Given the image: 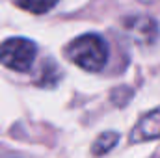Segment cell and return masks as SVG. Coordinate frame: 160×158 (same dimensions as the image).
Returning <instances> with one entry per match:
<instances>
[{
  "instance_id": "cell-7",
  "label": "cell",
  "mask_w": 160,
  "mask_h": 158,
  "mask_svg": "<svg viewBox=\"0 0 160 158\" xmlns=\"http://www.w3.org/2000/svg\"><path fill=\"white\" fill-rule=\"evenodd\" d=\"M15 4L21 9H24V11H30V13L39 15V13L50 11L58 4V0H15Z\"/></svg>"
},
{
  "instance_id": "cell-2",
  "label": "cell",
  "mask_w": 160,
  "mask_h": 158,
  "mask_svg": "<svg viewBox=\"0 0 160 158\" xmlns=\"http://www.w3.org/2000/svg\"><path fill=\"white\" fill-rule=\"evenodd\" d=\"M38 56L36 43L24 37H11L0 43V63L8 69L24 73L30 71Z\"/></svg>"
},
{
  "instance_id": "cell-8",
  "label": "cell",
  "mask_w": 160,
  "mask_h": 158,
  "mask_svg": "<svg viewBox=\"0 0 160 158\" xmlns=\"http://www.w3.org/2000/svg\"><path fill=\"white\" fill-rule=\"evenodd\" d=\"M142 4H155V2H160V0H140Z\"/></svg>"
},
{
  "instance_id": "cell-5",
  "label": "cell",
  "mask_w": 160,
  "mask_h": 158,
  "mask_svg": "<svg viewBox=\"0 0 160 158\" xmlns=\"http://www.w3.org/2000/svg\"><path fill=\"white\" fill-rule=\"evenodd\" d=\"M58 78H60V71H58V65L52 62V60H45L41 62L39 71L36 75V84L41 86V87H52L58 84Z\"/></svg>"
},
{
  "instance_id": "cell-1",
  "label": "cell",
  "mask_w": 160,
  "mask_h": 158,
  "mask_svg": "<svg viewBox=\"0 0 160 158\" xmlns=\"http://www.w3.org/2000/svg\"><path fill=\"white\" fill-rule=\"evenodd\" d=\"M67 58L84 71L99 73L108 62V45L97 34H86L69 43Z\"/></svg>"
},
{
  "instance_id": "cell-6",
  "label": "cell",
  "mask_w": 160,
  "mask_h": 158,
  "mask_svg": "<svg viewBox=\"0 0 160 158\" xmlns=\"http://www.w3.org/2000/svg\"><path fill=\"white\" fill-rule=\"evenodd\" d=\"M118 141H119V134H118V132H104V134H101V136L95 140L91 151H93V155L102 156V155L110 153V151L118 145Z\"/></svg>"
},
{
  "instance_id": "cell-4",
  "label": "cell",
  "mask_w": 160,
  "mask_h": 158,
  "mask_svg": "<svg viewBox=\"0 0 160 158\" xmlns=\"http://www.w3.org/2000/svg\"><path fill=\"white\" fill-rule=\"evenodd\" d=\"M160 138V106L140 119L130 132V141H147Z\"/></svg>"
},
{
  "instance_id": "cell-3",
  "label": "cell",
  "mask_w": 160,
  "mask_h": 158,
  "mask_svg": "<svg viewBox=\"0 0 160 158\" xmlns=\"http://www.w3.org/2000/svg\"><path fill=\"white\" fill-rule=\"evenodd\" d=\"M125 30L127 34L140 45H151L158 36V24L155 19L147 15H134L125 19Z\"/></svg>"
}]
</instances>
